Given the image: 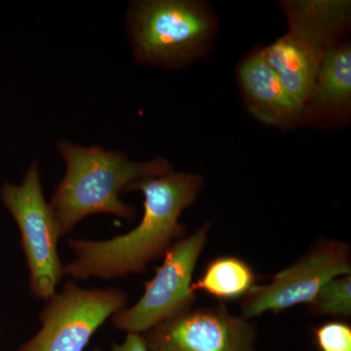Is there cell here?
I'll use <instances>...</instances> for the list:
<instances>
[{
	"instance_id": "5",
	"label": "cell",
	"mask_w": 351,
	"mask_h": 351,
	"mask_svg": "<svg viewBox=\"0 0 351 351\" xmlns=\"http://www.w3.org/2000/svg\"><path fill=\"white\" fill-rule=\"evenodd\" d=\"M210 225L205 223L186 235L164 255L156 276L145 284V292L134 306L112 316V324L127 334H144L176 314L191 308L196 300L193 277L204 250Z\"/></svg>"
},
{
	"instance_id": "7",
	"label": "cell",
	"mask_w": 351,
	"mask_h": 351,
	"mask_svg": "<svg viewBox=\"0 0 351 351\" xmlns=\"http://www.w3.org/2000/svg\"><path fill=\"white\" fill-rule=\"evenodd\" d=\"M350 270L348 244L320 240L297 262L272 276L269 283L254 286L242 302V316L252 319L263 313H279L298 304H308L329 281L350 274Z\"/></svg>"
},
{
	"instance_id": "16",
	"label": "cell",
	"mask_w": 351,
	"mask_h": 351,
	"mask_svg": "<svg viewBox=\"0 0 351 351\" xmlns=\"http://www.w3.org/2000/svg\"><path fill=\"white\" fill-rule=\"evenodd\" d=\"M93 351H103L95 348ZM110 351H147V343L143 334H127L125 341L120 345L113 343Z\"/></svg>"
},
{
	"instance_id": "10",
	"label": "cell",
	"mask_w": 351,
	"mask_h": 351,
	"mask_svg": "<svg viewBox=\"0 0 351 351\" xmlns=\"http://www.w3.org/2000/svg\"><path fill=\"white\" fill-rule=\"evenodd\" d=\"M262 53L288 94L304 108L313 94L327 51L299 32L289 29Z\"/></svg>"
},
{
	"instance_id": "13",
	"label": "cell",
	"mask_w": 351,
	"mask_h": 351,
	"mask_svg": "<svg viewBox=\"0 0 351 351\" xmlns=\"http://www.w3.org/2000/svg\"><path fill=\"white\" fill-rule=\"evenodd\" d=\"M257 277L248 263L234 256H221L208 263L195 291H203L219 301L244 299L255 285Z\"/></svg>"
},
{
	"instance_id": "14",
	"label": "cell",
	"mask_w": 351,
	"mask_h": 351,
	"mask_svg": "<svg viewBox=\"0 0 351 351\" xmlns=\"http://www.w3.org/2000/svg\"><path fill=\"white\" fill-rule=\"evenodd\" d=\"M309 313L315 316L350 317L351 315V276L332 279L313 301L307 304Z\"/></svg>"
},
{
	"instance_id": "11",
	"label": "cell",
	"mask_w": 351,
	"mask_h": 351,
	"mask_svg": "<svg viewBox=\"0 0 351 351\" xmlns=\"http://www.w3.org/2000/svg\"><path fill=\"white\" fill-rule=\"evenodd\" d=\"M350 106L351 47L350 44H338L323 58L302 122L313 125L339 121L350 114Z\"/></svg>"
},
{
	"instance_id": "9",
	"label": "cell",
	"mask_w": 351,
	"mask_h": 351,
	"mask_svg": "<svg viewBox=\"0 0 351 351\" xmlns=\"http://www.w3.org/2000/svg\"><path fill=\"white\" fill-rule=\"evenodd\" d=\"M240 85L252 114L267 125L290 129L302 123L304 108L288 94L262 51L240 64Z\"/></svg>"
},
{
	"instance_id": "4",
	"label": "cell",
	"mask_w": 351,
	"mask_h": 351,
	"mask_svg": "<svg viewBox=\"0 0 351 351\" xmlns=\"http://www.w3.org/2000/svg\"><path fill=\"white\" fill-rule=\"evenodd\" d=\"M0 198L20 230L21 246L29 269L31 294L49 302L66 274L58 253L61 233L46 202L36 163L27 169L20 184H4Z\"/></svg>"
},
{
	"instance_id": "15",
	"label": "cell",
	"mask_w": 351,
	"mask_h": 351,
	"mask_svg": "<svg viewBox=\"0 0 351 351\" xmlns=\"http://www.w3.org/2000/svg\"><path fill=\"white\" fill-rule=\"evenodd\" d=\"M314 341L319 351H351V327L343 321H329L315 328Z\"/></svg>"
},
{
	"instance_id": "3",
	"label": "cell",
	"mask_w": 351,
	"mask_h": 351,
	"mask_svg": "<svg viewBox=\"0 0 351 351\" xmlns=\"http://www.w3.org/2000/svg\"><path fill=\"white\" fill-rule=\"evenodd\" d=\"M206 6L188 0L138 2L131 12L134 50L141 62L176 66L193 59L213 36Z\"/></svg>"
},
{
	"instance_id": "1",
	"label": "cell",
	"mask_w": 351,
	"mask_h": 351,
	"mask_svg": "<svg viewBox=\"0 0 351 351\" xmlns=\"http://www.w3.org/2000/svg\"><path fill=\"white\" fill-rule=\"evenodd\" d=\"M201 186L200 176L173 171L130 184L126 191L144 195L142 221L131 232L112 239H69L75 258L64 265V274L80 280H110L143 274L149 263L163 257L186 237L180 219L197 198Z\"/></svg>"
},
{
	"instance_id": "6",
	"label": "cell",
	"mask_w": 351,
	"mask_h": 351,
	"mask_svg": "<svg viewBox=\"0 0 351 351\" xmlns=\"http://www.w3.org/2000/svg\"><path fill=\"white\" fill-rule=\"evenodd\" d=\"M128 300L121 289H84L69 280L46 302L38 334L18 351H83L97 330L125 308Z\"/></svg>"
},
{
	"instance_id": "2",
	"label": "cell",
	"mask_w": 351,
	"mask_h": 351,
	"mask_svg": "<svg viewBox=\"0 0 351 351\" xmlns=\"http://www.w3.org/2000/svg\"><path fill=\"white\" fill-rule=\"evenodd\" d=\"M58 149L64 157L66 171L49 205L61 237L95 214L133 219L135 208L120 199V193L126 191L134 182L172 171L170 163L163 158L136 162L120 152L80 147L64 141L58 144Z\"/></svg>"
},
{
	"instance_id": "12",
	"label": "cell",
	"mask_w": 351,
	"mask_h": 351,
	"mask_svg": "<svg viewBox=\"0 0 351 351\" xmlns=\"http://www.w3.org/2000/svg\"><path fill=\"white\" fill-rule=\"evenodd\" d=\"M289 29L302 32L327 50L338 45L339 34L350 22V3L346 0H306L282 4Z\"/></svg>"
},
{
	"instance_id": "8",
	"label": "cell",
	"mask_w": 351,
	"mask_h": 351,
	"mask_svg": "<svg viewBox=\"0 0 351 351\" xmlns=\"http://www.w3.org/2000/svg\"><path fill=\"white\" fill-rule=\"evenodd\" d=\"M143 335L147 351H258L255 324L225 304L191 307Z\"/></svg>"
}]
</instances>
